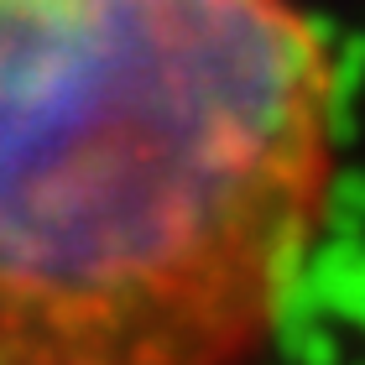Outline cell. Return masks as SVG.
<instances>
[{"label":"cell","instance_id":"1","mask_svg":"<svg viewBox=\"0 0 365 365\" xmlns=\"http://www.w3.org/2000/svg\"><path fill=\"white\" fill-rule=\"evenodd\" d=\"M334 182L297 0H0V365H256Z\"/></svg>","mask_w":365,"mask_h":365}]
</instances>
